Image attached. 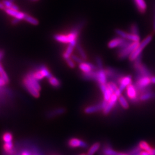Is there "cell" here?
I'll use <instances>...</instances> for the list:
<instances>
[{"instance_id":"5bb4252c","label":"cell","mask_w":155,"mask_h":155,"mask_svg":"<svg viewBox=\"0 0 155 155\" xmlns=\"http://www.w3.org/2000/svg\"><path fill=\"white\" fill-rule=\"evenodd\" d=\"M118 100V97L117 96L116 94H113L112 95L110 100L107 102V105L106 106L105 109L103 110L104 114L107 115L110 112L112 109L114 107Z\"/></svg>"},{"instance_id":"ffe728a7","label":"cell","mask_w":155,"mask_h":155,"mask_svg":"<svg viewBox=\"0 0 155 155\" xmlns=\"http://www.w3.org/2000/svg\"><path fill=\"white\" fill-rule=\"evenodd\" d=\"M54 38L55 40L56 41L60 42V43H70L69 41V38L67 35H60V34H56L54 36Z\"/></svg>"},{"instance_id":"d4e9b609","label":"cell","mask_w":155,"mask_h":155,"mask_svg":"<svg viewBox=\"0 0 155 155\" xmlns=\"http://www.w3.org/2000/svg\"><path fill=\"white\" fill-rule=\"evenodd\" d=\"M3 149L4 151L6 153L8 154H12L14 152V150H13V142L11 143H7L4 144L3 146Z\"/></svg>"},{"instance_id":"4316f807","label":"cell","mask_w":155,"mask_h":155,"mask_svg":"<svg viewBox=\"0 0 155 155\" xmlns=\"http://www.w3.org/2000/svg\"><path fill=\"white\" fill-rule=\"evenodd\" d=\"M49 79V83L51 84V85L55 87V88H59L61 87V82L56 78L54 77H52L50 78Z\"/></svg>"},{"instance_id":"9c48e42d","label":"cell","mask_w":155,"mask_h":155,"mask_svg":"<svg viewBox=\"0 0 155 155\" xmlns=\"http://www.w3.org/2000/svg\"><path fill=\"white\" fill-rule=\"evenodd\" d=\"M138 91L134 84H131L128 86L127 88V94L128 98L133 102H136L139 101L140 98L137 97Z\"/></svg>"},{"instance_id":"816d5d0a","label":"cell","mask_w":155,"mask_h":155,"mask_svg":"<svg viewBox=\"0 0 155 155\" xmlns=\"http://www.w3.org/2000/svg\"><path fill=\"white\" fill-rule=\"evenodd\" d=\"M32 1H38V0H32Z\"/></svg>"},{"instance_id":"c3c4849f","label":"cell","mask_w":155,"mask_h":155,"mask_svg":"<svg viewBox=\"0 0 155 155\" xmlns=\"http://www.w3.org/2000/svg\"><path fill=\"white\" fill-rule=\"evenodd\" d=\"M117 155H129L127 153H122V152H118Z\"/></svg>"},{"instance_id":"3957f363","label":"cell","mask_w":155,"mask_h":155,"mask_svg":"<svg viewBox=\"0 0 155 155\" xmlns=\"http://www.w3.org/2000/svg\"><path fill=\"white\" fill-rule=\"evenodd\" d=\"M139 42H130L125 47L118 50V58L120 59H124L127 57L129 58L130 55L139 46Z\"/></svg>"},{"instance_id":"8fae6325","label":"cell","mask_w":155,"mask_h":155,"mask_svg":"<svg viewBox=\"0 0 155 155\" xmlns=\"http://www.w3.org/2000/svg\"><path fill=\"white\" fill-rule=\"evenodd\" d=\"M68 145L70 147L72 148H85L87 147V144L81 139L77 138H72L70 139L68 141Z\"/></svg>"},{"instance_id":"8992f818","label":"cell","mask_w":155,"mask_h":155,"mask_svg":"<svg viewBox=\"0 0 155 155\" xmlns=\"http://www.w3.org/2000/svg\"><path fill=\"white\" fill-rule=\"evenodd\" d=\"M131 41H127L122 38H116L114 39L111 40L108 43V47L109 48H118L119 49L122 48L129 45Z\"/></svg>"},{"instance_id":"d6a6232c","label":"cell","mask_w":155,"mask_h":155,"mask_svg":"<svg viewBox=\"0 0 155 155\" xmlns=\"http://www.w3.org/2000/svg\"><path fill=\"white\" fill-rule=\"evenodd\" d=\"M118 101H119V102H120V105H121L124 109H127L129 108V104L127 102V100L125 99V98L124 96L121 95L120 97H118Z\"/></svg>"},{"instance_id":"484cf974","label":"cell","mask_w":155,"mask_h":155,"mask_svg":"<svg viewBox=\"0 0 155 155\" xmlns=\"http://www.w3.org/2000/svg\"><path fill=\"white\" fill-rule=\"evenodd\" d=\"M101 144L99 143H96L93 144L90 148L86 155H94L100 149Z\"/></svg>"},{"instance_id":"ab89813d","label":"cell","mask_w":155,"mask_h":155,"mask_svg":"<svg viewBox=\"0 0 155 155\" xmlns=\"http://www.w3.org/2000/svg\"><path fill=\"white\" fill-rule=\"evenodd\" d=\"M140 155H154L152 153H150V152H146V151H142V152H140Z\"/></svg>"},{"instance_id":"f546056e","label":"cell","mask_w":155,"mask_h":155,"mask_svg":"<svg viewBox=\"0 0 155 155\" xmlns=\"http://www.w3.org/2000/svg\"><path fill=\"white\" fill-rule=\"evenodd\" d=\"M39 71L43 74V75L45 77L47 78L48 79H50V78L52 77V74H51V72L48 70V69L45 66L41 67L39 69Z\"/></svg>"},{"instance_id":"4dcf8cb0","label":"cell","mask_w":155,"mask_h":155,"mask_svg":"<svg viewBox=\"0 0 155 155\" xmlns=\"http://www.w3.org/2000/svg\"><path fill=\"white\" fill-rule=\"evenodd\" d=\"M2 140L5 143L13 142V135L11 132H5L2 135Z\"/></svg>"},{"instance_id":"7a4b0ae2","label":"cell","mask_w":155,"mask_h":155,"mask_svg":"<svg viewBox=\"0 0 155 155\" xmlns=\"http://www.w3.org/2000/svg\"><path fill=\"white\" fill-rule=\"evenodd\" d=\"M133 67L136 72L137 75L148 77H152V73L150 71V70L145 65L141 63V55L139 56L134 61Z\"/></svg>"},{"instance_id":"f5cc1de1","label":"cell","mask_w":155,"mask_h":155,"mask_svg":"<svg viewBox=\"0 0 155 155\" xmlns=\"http://www.w3.org/2000/svg\"><path fill=\"white\" fill-rule=\"evenodd\" d=\"M140 155V153H139V154H137V155Z\"/></svg>"},{"instance_id":"e575fe53","label":"cell","mask_w":155,"mask_h":155,"mask_svg":"<svg viewBox=\"0 0 155 155\" xmlns=\"http://www.w3.org/2000/svg\"><path fill=\"white\" fill-rule=\"evenodd\" d=\"M130 33L139 36V28L137 24H133L132 25H131L130 27Z\"/></svg>"},{"instance_id":"f6af8a7d","label":"cell","mask_w":155,"mask_h":155,"mask_svg":"<svg viewBox=\"0 0 155 155\" xmlns=\"http://www.w3.org/2000/svg\"><path fill=\"white\" fill-rule=\"evenodd\" d=\"M5 82L0 78V86H2L5 85Z\"/></svg>"},{"instance_id":"bcb514c9","label":"cell","mask_w":155,"mask_h":155,"mask_svg":"<svg viewBox=\"0 0 155 155\" xmlns=\"http://www.w3.org/2000/svg\"><path fill=\"white\" fill-rule=\"evenodd\" d=\"M150 81L152 84H155V77H152L150 78Z\"/></svg>"},{"instance_id":"44dd1931","label":"cell","mask_w":155,"mask_h":155,"mask_svg":"<svg viewBox=\"0 0 155 155\" xmlns=\"http://www.w3.org/2000/svg\"><path fill=\"white\" fill-rule=\"evenodd\" d=\"M83 79L85 80H93L97 81V70L93 71L88 73H83L82 75Z\"/></svg>"},{"instance_id":"f1b7e54d","label":"cell","mask_w":155,"mask_h":155,"mask_svg":"<svg viewBox=\"0 0 155 155\" xmlns=\"http://www.w3.org/2000/svg\"><path fill=\"white\" fill-rule=\"evenodd\" d=\"M0 78L5 82L6 84L9 82V79L6 74L4 68L0 64Z\"/></svg>"},{"instance_id":"74e56055","label":"cell","mask_w":155,"mask_h":155,"mask_svg":"<svg viewBox=\"0 0 155 155\" xmlns=\"http://www.w3.org/2000/svg\"><path fill=\"white\" fill-rule=\"evenodd\" d=\"M34 74V77L36 78V79H37L38 80H41L42 79H43L45 77L43 75V74L40 72V71H38Z\"/></svg>"},{"instance_id":"7c38bea8","label":"cell","mask_w":155,"mask_h":155,"mask_svg":"<svg viewBox=\"0 0 155 155\" xmlns=\"http://www.w3.org/2000/svg\"><path fill=\"white\" fill-rule=\"evenodd\" d=\"M132 84V77L130 75H127L124 76L121 79L120 83H119V87H118V90L122 93V91L127 88V86L130 84Z\"/></svg>"},{"instance_id":"f35d334b","label":"cell","mask_w":155,"mask_h":155,"mask_svg":"<svg viewBox=\"0 0 155 155\" xmlns=\"http://www.w3.org/2000/svg\"><path fill=\"white\" fill-rule=\"evenodd\" d=\"M66 61L67 65H68V66L70 67V68H74L75 67V63H74V61H72V59L71 58H69V59H67V60H66Z\"/></svg>"},{"instance_id":"ac0fdd59","label":"cell","mask_w":155,"mask_h":155,"mask_svg":"<svg viewBox=\"0 0 155 155\" xmlns=\"http://www.w3.org/2000/svg\"><path fill=\"white\" fill-rule=\"evenodd\" d=\"M26 77L29 80L31 83H32V84L35 87V89H36L37 90H38L40 92L41 90V88L40 83L38 82V80L37 79H36V78L34 77L33 72H31V73L28 74Z\"/></svg>"},{"instance_id":"836d02e7","label":"cell","mask_w":155,"mask_h":155,"mask_svg":"<svg viewBox=\"0 0 155 155\" xmlns=\"http://www.w3.org/2000/svg\"><path fill=\"white\" fill-rule=\"evenodd\" d=\"M103 153L105 155H117L118 152L113 150L110 147H107L104 148Z\"/></svg>"},{"instance_id":"83f0119b","label":"cell","mask_w":155,"mask_h":155,"mask_svg":"<svg viewBox=\"0 0 155 155\" xmlns=\"http://www.w3.org/2000/svg\"><path fill=\"white\" fill-rule=\"evenodd\" d=\"M24 20L27 22H28V23H29L32 25H38L39 24V21L37 19H36L35 18H34L33 17L31 16L28 15L27 14H25Z\"/></svg>"},{"instance_id":"ee69618b","label":"cell","mask_w":155,"mask_h":155,"mask_svg":"<svg viewBox=\"0 0 155 155\" xmlns=\"http://www.w3.org/2000/svg\"><path fill=\"white\" fill-rule=\"evenodd\" d=\"M4 56V52L3 51H0V61L2 59Z\"/></svg>"},{"instance_id":"7bdbcfd3","label":"cell","mask_w":155,"mask_h":155,"mask_svg":"<svg viewBox=\"0 0 155 155\" xmlns=\"http://www.w3.org/2000/svg\"><path fill=\"white\" fill-rule=\"evenodd\" d=\"M153 29L155 32V10H154V16H153Z\"/></svg>"},{"instance_id":"e0dca14e","label":"cell","mask_w":155,"mask_h":155,"mask_svg":"<svg viewBox=\"0 0 155 155\" xmlns=\"http://www.w3.org/2000/svg\"><path fill=\"white\" fill-rule=\"evenodd\" d=\"M107 77L105 70L104 69H100L97 70V80L99 84H107Z\"/></svg>"},{"instance_id":"4fadbf2b","label":"cell","mask_w":155,"mask_h":155,"mask_svg":"<svg viewBox=\"0 0 155 155\" xmlns=\"http://www.w3.org/2000/svg\"><path fill=\"white\" fill-rule=\"evenodd\" d=\"M79 68L83 73H88L93 71L98 70V69L97 67L95 66L94 64L87 62H82V63L79 64Z\"/></svg>"},{"instance_id":"d590c367","label":"cell","mask_w":155,"mask_h":155,"mask_svg":"<svg viewBox=\"0 0 155 155\" xmlns=\"http://www.w3.org/2000/svg\"><path fill=\"white\" fill-rule=\"evenodd\" d=\"M95 62L97 64V67L98 68V70L100 69H103V63H102V59L98 56L95 59Z\"/></svg>"},{"instance_id":"603a6c76","label":"cell","mask_w":155,"mask_h":155,"mask_svg":"<svg viewBox=\"0 0 155 155\" xmlns=\"http://www.w3.org/2000/svg\"><path fill=\"white\" fill-rule=\"evenodd\" d=\"M139 147L141 150H143L144 151L148 152H152L153 148H152L150 144L147 143L145 141H141L139 143Z\"/></svg>"},{"instance_id":"5b68a950","label":"cell","mask_w":155,"mask_h":155,"mask_svg":"<svg viewBox=\"0 0 155 155\" xmlns=\"http://www.w3.org/2000/svg\"><path fill=\"white\" fill-rule=\"evenodd\" d=\"M105 70L107 75V79H109L110 81V82H113L116 84H119L121 79L124 77V74L120 71L110 67L107 68Z\"/></svg>"},{"instance_id":"1f68e13d","label":"cell","mask_w":155,"mask_h":155,"mask_svg":"<svg viewBox=\"0 0 155 155\" xmlns=\"http://www.w3.org/2000/svg\"><path fill=\"white\" fill-rule=\"evenodd\" d=\"M76 48H77L78 54H79V55L81 56V58L83 60H86L87 59L86 54L85 53L84 51L83 50V48L81 46V45H79V44H77L76 45Z\"/></svg>"},{"instance_id":"52a82bcc","label":"cell","mask_w":155,"mask_h":155,"mask_svg":"<svg viewBox=\"0 0 155 155\" xmlns=\"http://www.w3.org/2000/svg\"><path fill=\"white\" fill-rule=\"evenodd\" d=\"M115 32L120 38H122L123 39H125L127 41H129L131 42H139L140 40L139 36L135 35L130 33L125 32L121 29H117L115 31Z\"/></svg>"},{"instance_id":"f907efd6","label":"cell","mask_w":155,"mask_h":155,"mask_svg":"<svg viewBox=\"0 0 155 155\" xmlns=\"http://www.w3.org/2000/svg\"><path fill=\"white\" fill-rule=\"evenodd\" d=\"M9 1H11V2H13V1H14V0H9Z\"/></svg>"},{"instance_id":"6da1fadb","label":"cell","mask_w":155,"mask_h":155,"mask_svg":"<svg viewBox=\"0 0 155 155\" xmlns=\"http://www.w3.org/2000/svg\"><path fill=\"white\" fill-rule=\"evenodd\" d=\"M150 78L148 77H143L137 75L136 76V83L134 86H136L138 92L142 94L150 91L151 81Z\"/></svg>"},{"instance_id":"8d00e7d4","label":"cell","mask_w":155,"mask_h":155,"mask_svg":"<svg viewBox=\"0 0 155 155\" xmlns=\"http://www.w3.org/2000/svg\"><path fill=\"white\" fill-rule=\"evenodd\" d=\"M71 58L72 59L73 61L75 63H77L78 64H81L83 62V59L81 58H79V56L75 55H72L71 56Z\"/></svg>"},{"instance_id":"cb8c5ba5","label":"cell","mask_w":155,"mask_h":155,"mask_svg":"<svg viewBox=\"0 0 155 155\" xmlns=\"http://www.w3.org/2000/svg\"><path fill=\"white\" fill-rule=\"evenodd\" d=\"M2 4H4L5 8L11 9L15 11H19V8L16 5L13 4V3L11 1H10L9 0H3Z\"/></svg>"},{"instance_id":"60d3db41","label":"cell","mask_w":155,"mask_h":155,"mask_svg":"<svg viewBox=\"0 0 155 155\" xmlns=\"http://www.w3.org/2000/svg\"><path fill=\"white\" fill-rule=\"evenodd\" d=\"M20 21V20H19V19H18V18H15L12 20V24H13V25H16L17 24L19 23Z\"/></svg>"},{"instance_id":"277c9868","label":"cell","mask_w":155,"mask_h":155,"mask_svg":"<svg viewBox=\"0 0 155 155\" xmlns=\"http://www.w3.org/2000/svg\"><path fill=\"white\" fill-rule=\"evenodd\" d=\"M152 36L151 35L147 36L144 40L139 44V46L134 50V51L129 56V60L130 61H134L139 56L141 55V53L144 49V48L148 45L152 40Z\"/></svg>"},{"instance_id":"2e32d148","label":"cell","mask_w":155,"mask_h":155,"mask_svg":"<svg viewBox=\"0 0 155 155\" xmlns=\"http://www.w3.org/2000/svg\"><path fill=\"white\" fill-rule=\"evenodd\" d=\"M77 44V40L74 41L71 43H69L66 52L63 55V57L65 59V61L71 58V56L72 55V52L74 51V48L75 47H76Z\"/></svg>"},{"instance_id":"9a60e30c","label":"cell","mask_w":155,"mask_h":155,"mask_svg":"<svg viewBox=\"0 0 155 155\" xmlns=\"http://www.w3.org/2000/svg\"><path fill=\"white\" fill-rule=\"evenodd\" d=\"M4 10L8 15H9L11 16L14 17L15 18H18L20 20L24 19V18H25V14L22 12H19V11H15V10L11 9H8V8H5Z\"/></svg>"},{"instance_id":"7402d4cb","label":"cell","mask_w":155,"mask_h":155,"mask_svg":"<svg viewBox=\"0 0 155 155\" xmlns=\"http://www.w3.org/2000/svg\"><path fill=\"white\" fill-rule=\"evenodd\" d=\"M155 98V93L148 91L141 94L139 97L140 100L142 101H146L148 100H152Z\"/></svg>"},{"instance_id":"30bf717a","label":"cell","mask_w":155,"mask_h":155,"mask_svg":"<svg viewBox=\"0 0 155 155\" xmlns=\"http://www.w3.org/2000/svg\"><path fill=\"white\" fill-rule=\"evenodd\" d=\"M23 83L25 89L27 90L28 92L31 94L35 98H39L40 97V93L39 91L35 89V87L31 83L27 77L25 78L23 81Z\"/></svg>"},{"instance_id":"7dc6e473","label":"cell","mask_w":155,"mask_h":155,"mask_svg":"<svg viewBox=\"0 0 155 155\" xmlns=\"http://www.w3.org/2000/svg\"><path fill=\"white\" fill-rule=\"evenodd\" d=\"M5 9V7L4 6L2 2H0V9Z\"/></svg>"},{"instance_id":"d6986e66","label":"cell","mask_w":155,"mask_h":155,"mask_svg":"<svg viewBox=\"0 0 155 155\" xmlns=\"http://www.w3.org/2000/svg\"><path fill=\"white\" fill-rule=\"evenodd\" d=\"M134 1L139 12L141 13L145 12L147 9V4L145 0H134Z\"/></svg>"},{"instance_id":"ba28073f","label":"cell","mask_w":155,"mask_h":155,"mask_svg":"<svg viewBox=\"0 0 155 155\" xmlns=\"http://www.w3.org/2000/svg\"><path fill=\"white\" fill-rule=\"evenodd\" d=\"M107 101H106L105 100H104L102 102H101L99 104L96 105L90 106L87 107H86L84 109V113L86 114H92L96 113L97 111H99L102 110H104L105 109L106 106L107 105Z\"/></svg>"},{"instance_id":"b9f144b4","label":"cell","mask_w":155,"mask_h":155,"mask_svg":"<svg viewBox=\"0 0 155 155\" xmlns=\"http://www.w3.org/2000/svg\"><path fill=\"white\" fill-rule=\"evenodd\" d=\"M21 155H31V154L28 150H24L21 153Z\"/></svg>"},{"instance_id":"681fc988","label":"cell","mask_w":155,"mask_h":155,"mask_svg":"<svg viewBox=\"0 0 155 155\" xmlns=\"http://www.w3.org/2000/svg\"><path fill=\"white\" fill-rule=\"evenodd\" d=\"M86 155V154H85V153H82V154H80V155Z\"/></svg>"}]
</instances>
